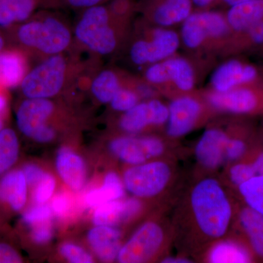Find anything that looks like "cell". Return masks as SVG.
<instances>
[{"label":"cell","instance_id":"obj_22","mask_svg":"<svg viewBox=\"0 0 263 263\" xmlns=\"http://www.w3.org/2000/svg\"><path fill=\"white\" fill-rule=\"evenodd\" d=\"M122 238L120 230L114 226H96L88 233L90 246L103 262H113L117 259Z\"/></svg>","mask_w":263,"mask_h":263},{"label":"cell","instance_id":"obj_23","mask_svg":"<svg viewBox=\"0 0 263 263\" xmlns=\"http://www.w3.org/2000/svg\"><path fill=\"white\" fill-rule=\"evenodd\" d=\"M192 0H156L152 6V18L161 27L181 23L193 13Z\"/></svg>","mask_w":263,"mask_h":263},{"label":"cell","instance_id":"obj_36","mask_svg":"<svg viewBox=\"0 0 263 263\" xmlns=\"http://www.w3.org/2000/svg\"><path fill=\"white\" fill-rule=\"evenodd\" d=\"M31 231V238L34 243L38 245L46 243L51 240L53 237V229L51 221L33 226Z\"/></svg>","mask_w":263,"mask_h":263},{"label":"cell","instance_id":"obj_2","mask_svg":"<svg viewBox=\"0 0 263 263\" xmlns=\"http://www.w3.org/2000/svg\"><path fill=\"white\" fill-rule=\"evenodd\" d=\"M5 31L10 45L39 60L70 51L75 44L73 30L68 23L61 15L49 12L35 13Z\"/></svg>","mask_w":263,"mask_h":263},{"label":"cell","instance_id":"obj_9","mask_svg":"<svg viewBox=\"0 0 263 263\" xmlns=\"http://www.w3.org/2000/svg\"><path fill=\"white\" fill-rule=\"evenodd\" d=\"M226 17L213 11L192 13L181 27V39L186 47L195 49L211 38L226 35L229 31Z\"/></svg>","mask_w":263,"mask_h":263},{"label":"cell","instance_id":"obj_40","mask_svg":"<svg viewBox=\"0 0 263 263\" xmlns=\"http://www.w3.org/2000/svg\"><path fill=\"white\" fill-rule=\"evenodd\" d=\"M252 41L257 44L263 43V19L251 26L247 30Z\"/></svg>","mask_w":263,"mask_h":263},{"label":"cell","instance_id":"obj_6","mask_svg":"<svg viewBox=\"0 0 263 263\" xmlns=\"http://www.w3.org/2000/svg\"><path fill=\"white\" fill-rule=\"evenodd\" d=\"M172 228L158 220L148 221L122 245L117 260L120 263L147 262L157 258L167 249Z\"/></svg>","mask_w":263,"mask_h":263},{"label":"cell","instance_id":"obj_39","mask_svg":"<svg viewBox=\"0 0 263 263\" xmlns=\"http://www.w3.org/2000/svg\"><path fill=\"white\" fill-rule=\"evenodd\" d=\"M51 206L53 214L57 216H63L70 207L68 197L64 194L57 195L53 198Z\"/></svg>","mask_w":263,"mask_h":263},{"label":"cell","instance_id":"obj_7","mask_svg":"<svg viewBox=\"0 0 263 263\" xmlns=\"http://www.w3.org/2000/svg\"><path fill=\"white\" fill-rule=\"evenodd\" d=\"M179 34L169 29H156L150 37L140 38L132 44L129 58L135 65H151L168 59L180 46Z\"/></svg>","mask_w":263,"mask_h":263},{"label":"cell","instance_id":"obj_8","mask_svg":"<svg viewBox=\"0 0 263 263\" xmlns=\"http://www.w3.org/2000/svg\"><path fill=\"white\" fill-rule=\"evenodd\" d=\"M109 147L117 158L129 165L162 158L167 149L163 140L155 136L118 137Z\"/></svg>","mask_w":263,"mask_h":263},{"label":"cell","instance_id":"obj_12","mask_svg":"<svg viewBox=\"0 0 263 263\" xmlns=\"http://www.w3.org/2000/svg\"><path fill=\"white\" fill-rule=\"evenodd\" d=\"M168 110L166 133L169 138L177 139L195 129L201 117L202 106L197 99L182 96L171 102Z\"/></svg>","mask_w":263,"mask_h":263},{"label":"cell","instance_id":"obj_14","mask_svg":"<svg viewBox=\"0 0 263 263\" xmlns=\"http://www.w3.org/2000/svg\"><path fill=\"white\" fill-rule=\"evenodd\" d=\"M208 100L212 108L233 114L252 113L259 106L258 97L247 88L237 87L224 92L214 91Z\"/></svg>","mask_w":263,"mask_h":263},{"label":"cell","instance_id":"obj_21","mask_svg":"<svg viewBox=\"0 0 263 263\" xmlns=\"http://www.w3.org/2000/svg\"><path fill=\"white\" fill-rule=\"evenodd\" d=\"M235 221L254 257L263 259V215L247 205L236 210Z\"/></svg>","mask_w":263,"mask_h":263},{"label":"cell","instance_id":"obj_1","mask_svg":"<svg viewBox=\"0 0 263 263\" xmlns=\"http://www.w3.org/2000/svg\"><path fill=\"white\" fill-rule=\"evenodd\" d=\"M235 210L228 192L219 179L205 177L189 190L176 214L173 236L181 250L193 256L224 238L235 221Z\"/></svg>","mask_w":263,"mask_h":263},{"label":"cell","instance_id":"obj_28","mask_svg":"<svg viewBox=\"0 0 263 263\" xmlns=\"http://www.w3.org/2000/svg\"><path fill=\"white\" fill-rule=\"evenodd\" d=\"M19 141L11 128L4 127L0 132V176L6 174L18 160Z\"/></svg>","mask_w":263,"mask_h":263},{"label":"cell","instance_id":"obj_5","mask_svg":"<svg viewBox=\"0 0 263 263\" xmlns=\"http://www.w3.org/2000/svg\"><path fill=\"white\" fill-rule=\"evenodd\" d=\"M176 179L174 164L165 159H156L130 165L123 174L124 188L137 198H153L168 190Z\"/></svg>","mask_w":263,"mask_h":263},{"label":"cell","instance_id":"obj_13","mask_svg":"<svg viewBox=\"0 0 263 263\" xmlns=\"http://www.w3.org/2000/svg\"><path fill=\"white\" fill-rule=\"evenodd\" d=\"M229 136L219 128H210L204 132L195 148V158L200 167L214 171L226 164L224 152Z\"/></svg>","mask_w":263,"mask_h":263},{"label":"cell","instance_id":"obj_19","mask_svg":"<svg viewBox=\"0 0 263 263\" xmlns=\"http://www.w3.org/2000/svg\"><path fill=\"white\" fill-rule=\"evenodd\" d=\"M28 183L22 170L8 171L0 179V205L19 212L27 203Z\"/></svg>","mask_w":263,"mask_h":263},{"label":"cell","instance_id":"obj_41","mask_svg":"<svg viewBox=\"0 0 263 263\" xmlns=\"http://www.w3.org/2000/svg\"><path fill=\"white\" fill-rule=\"evenodd\" d=\"M70 7L77 9L84 10L95 5L103 4L107 0H65Z\"/></svg>","mask_w":263,"mask_h":263},{"label":"cell","instance_id":"obj_38","mask_svg":"<svg viewBox=\"0 0 263 263\" xmlns=\"http://www.w3.org/2000/svg\"><path fill=\"white\" fill-rule=\"evenodd\" d=\"M23 171L28 186H34L45 176L46 173L41 167L34 164H27L24 165Z\"/></svg>","mask_w":263,"mask_h":263},{"label":"cell","instance_id":"obj_42","mask_svg":"<svg viewBox=\"0 0 263 263\" xmlns=\"http://www.w3.org/2000/svg\"><path fill=\"white\" fill-rule=\"evenodd\" d=\"M255 170L256 174L263 175V150L254 152L249 159Z\"/></svg>","mask_w":263,"mask_h":263},{"label":"cell","instance_id":"obj_20","mask_svg":"<svg viewBox=\"0 0 263 263\" xmlns=\"http://www.w3.org/2000/svg\"><path fill=\"white\" fill-rule=\"evenodd\" d=\"M56 167L62 181L73 191H79L86 183L87 170L80 155L70 148H61L57 153Z\"/></svg>","mask_w":263,"mask_h":263},{"label":"cell","instance_id":"obj_17","mask_svg":"<svg viewBox=\"0 0 263 263\" xmlns=\"http://www.w3.org/2000/svg\"><path fill=\"white\" fill-rule=\"evenodd\" d=\"M200 256L204 262L209 263H247L254 260L253 254L245 243L226 237L209 246Z\"/></svg>","mask_w":263,"mask_h":263},{"label":"cell","instance_id":"obj_10","mask_svg":"<svg viewBox=\"0 0 263 263\" xmlns=\"http://www.w3.org/2000/svg\"><path fill=\"white\" fill-rule=\"evenodd\" d=\"M144 78L147 82L152 84L173 82L180 91L185 92L193 90L195 83L193 66L181 57L166 59L148 66Z\"/></svg>","mask_w":263,"mask_h":263},{"label":"cell","instance_id":"obj_3","mask_svg":"<svg viewBox=\"0 0 263 263\" xmlns=\"http://www.w3.org/2000/svg\"><path fill=\"white\" fill-rule=\"evenodd\" d=\"M85 72L84 64L70 50L40 60L19 88L25 98L53 99L80 84Z\"/></svg>","mask_w":263,"mask_h":263},{"label":"cell","instance_id":"obj_27","mask_svg":"<svg viewBox=\"0 0 263 263\" xmlns=\"http://www.w3.org/2000/svg\"><path fill=\"white\" fill-rule=\"evenodd\" d=\"M124 183L114 172L106 174L101 187L91 190L86 195L85 202L91 208H98L105 202L123 199L125 193Z\"/></svg>","mask_w":263,"mask_h":263},{"label":"cell","instance_id":"obj_4","mask_svg":"<svg viewBox=\"0 0 263 263\" xmlns=\"http://www.w3.org/2000/svg\"><path fill=\"white\" fill-rule=\"evenodd\" d=\"M118 16L103 4L83 10L72 29L75 44L95 56L112 54L120 40Z\"/></svg>","mask_w":263,"mask_h":263},{"label":"cell","instance_id":"obj_46","mask_svg":"<svg viewBox=\"0 0 263 263\" xmlns=\"http://www.w3.org/2000/svg\"><path fill=\"white\" fill-rule=\"evenodd\" d=\"M193 5L197 8H206L212 4L216 0H192Z\"/></svg>","mask_w":263,"mask_h":263},{"label":"cell","instance_id":"obj_34","mask_svg":"<svg viewBox=\"0 0 263 263\" xmlns=\"http://www.w3.org/2000/svg\"><path fill=\"white\" fill-rule=\"evenodd\" d=\"M56 187V181L51 174L46 173L43 179L34 186L33 199L36 204H45L51 199Z\"/></svg>","mask_w":263,"mask_h":263},{"label":"cell","instance_id":"obj_29","mask_svg":"<svg viewBox=\"0 0 263 263\" xmlns=\"http://www.w3.org/2000/svg\"><path fill=\"white\" fill-rule=\"evenodd\" d=\"M247 206L263 215V175H257L237 188Z\"/></svg>","mask_w":263,"mask_h":263},{"label":"cell","instance_id":"obj_37","mask_svg":"<svg viewBox=\"0 0 263 263\" xmlns=\"http://www.w3.org/2000/svg\"><path fill=\"white\" fill-rule=\"evenodd\" d=\"M22 256L16 249L5 243H0V263L22 262Z\"/></svg>","mask_w":263,"mask_h":263},{"label":"cell","instance_id":"obj_47","mask_svg":"<svg viewBox=\"0 0 263 263\" xmlns=\"http://www.w3.org/2000/svg\"><path fill=\"white\" fill-rule=\"evenodd\" d=\"M5 127V117H0V132Z\"/></svg>","mask_w":263,"mask_h":263},{"label":"cell","instance_id":"obj_43","mask_svg":"<svg viewBox=\"0 0 263 263\" xmlns=\"http://www.w3.org/2000/svg\"><path fill=\"white\" fill-rule=\"evenodd\" d=\"M9 89L0 85V117H5L9 104Z\"/></svg>","mask_w":263,"mask_h":263},{"label":"cell","instance_id":"obj_32","mask_svg":"<svg viewBox=\"0 0 263 263\" xmlns=\"http://www.w3.org/2000/svg\"><path fill=\"white\" fill-rule=\"evenodd\" d=\"M249 153L248 144L245 140L237 137L229 136L224 152L226 164L245 160Z\"/></svg>","mask_w":263,"mask_h":263},{"label":"cell","instance_id":"obj_25","mask_svg":"<svg viewBox=\"0 0 263 263\" xmlns=\"http://www.w3.org/2000/svg\"><path fill=\"white\" fill-rule=\"evenodd\" d=\"M230 7L226 20L230 28L237 32L247 31L263 19V0H250Z\"/></svg>","mask_w":263,"mask_h":263},{"label":"cell","instance_id":"obj_26","mask_svg":"<svg viewBox=\"0 0 263 263\" xmlns=\"http://www.w3.org/2000/svg\"><path fill=\"white\" fill-rule=\"evenodd\" d=\"M91 95L99 103L109 104L114 95L122 87V81L117 71L104 69L95 72L89 81Z\"/></svg>","mask_w":263,"mask_h":263},{"label":"cell","instance_id":"obj_24","mask_svg":"<svg viewBox=\"0 0 263 263\" xmlns=\"http://www.w3.org/2000/svg\"><path fill=\"white\" fill-rule=\"evenodd\" d=\"M43 0H0V27L8 29L36 13Z\"/></svg>","mask_w":263,"mask_h":263},{"label":"cell","instance_id":"obj_35","mask_svg":"<svg viewBox=\"0 0 263 263\" xmlns=\"http://www.w3.org/2000/svg\"><path fill=\"white\" fill-rule=\"evenodd\" d=\"M60 252L66 259L72 263H91L94 262L91 254L84 249L73 243H64Z\"/></svg>","mask_w":263,"mask_h":263},{"label":"cell","instance_id":"obj_33","mask_svg":"<svg viewBox=\"0 0 263 263\" xmlns=\"http://www.w3.org/2000/svg\"><path fill=\"white\" fill-rule=\"evenodd\" d=\"M53 214V210L50 205H46V203L37 204V205L24 213L22 216V221L27 226H35L51 221Z\"/></svg>","mask_w":263,"mask_h":263},{"label":"cell","instance_id":"obj_18","mask_svg":"<svg viewBox=\"0 0 263 263\" xmlns=\"http://www.w3.org/2000/svg\"><path fill=\"white\" fill-rule=\"evenodd\" d=\"M141 202L137 197L113 200L96 208L92 221L95 226L116 227L129 221L141 210Z\"/></svg>","mask_w":263,"mask_h":263},{"label":"cell","instance_id":"obj_16","mask_svg":"<svg viewBox=\"0 0 263 263\" xmlns=\"http://www.w3.org/2000/svg\"><path fill=\"white\" fill-rule=\"evenodd\" d=\"M257 75L253 66L245 65L238 60H230L214 71L211 83L214 91L224 92L254 81Z\"/></svg>","mask_w":263,"mask_h":263},{"label":"cell","instance_id":"obj_11","mask_svg":"<svg viewBox=\"0 0 263 263\" xmlns=\"http://www.w3.org/2000/svg\"><path fill=\"white\" fill-rule=\"evenodd\" d=\"M168 116V106L160 100L152 99L139 102L130 110L123 113L119 127L128 134H138L147 128L167 124Z\"/></svg>","mask_w":263,"mask_h":263},{"label":"cell","instance_id":"obj_30","mask_svg":"<svg viewBox=\"0 0 263 263\" xmlns=\"http://www.w3.org/2000/svg\"><path fill=\"white\" fill-rule=\"evenodd\" d=\"M229 165L227 176L230 184L236 189L242 183L257 176L253 165L249 160L237 161Z\"/></svg>","mask_w":263,"mask_h":263},{"label":"cell","instance_id":"obj_31","mask_svg":"<svg viewBox=\"0 0 263 263\" xmlns=\"http://www.w3.org/2000/svg\"><path fill=\"white\" fill-rule=\"evenodd\" d=\"M139 99L140 95L136 91L122 86L109 104L116 111L125 113L139 103Z\"/></svg>","mask_w":263,"mask_h":263},{"label":"cell","instance_id":"obj_44","mask_svg":"<svg viewBox=\"0 0 263 263\" xmlns=\"http://www.w3.org/2000/svg\"><path fill=\"white\" fill-rule=\"evenodd\" d=\"M161 262L163 263H192L193 262V259H190L187 256H163L161 259Z\"/></svg>","mask_w":263,"mask_h":263},{"label":"cell","instance_id":"obj_15","mask_svg":"<svg viewBox=\"0 0 263 263\" xmlns=\"http://www.w3.org/2000/svg\"><path fill=\"white\" fill-rule=\"evenodd\" d=\"M30 68L29 56L21 48L10 45L0 52V85L7 89L19 87Z\"/></svg>","mask_w":263,"mask_h":263},{"label":"cell","instance_id":"obj_45","mask_svg":"<svg viewBox=\"0 0 263 263\" xmlns=\"http://www.w3.org/2000/svg\"><path fill=\"white\" fill-rule=\"evenodd\" d=\"M8 46H10V43L6 32L4 29L0 27V52L3 51Z\"/></svg>","mask_w":263,"mask_h":263}]
</instances>
